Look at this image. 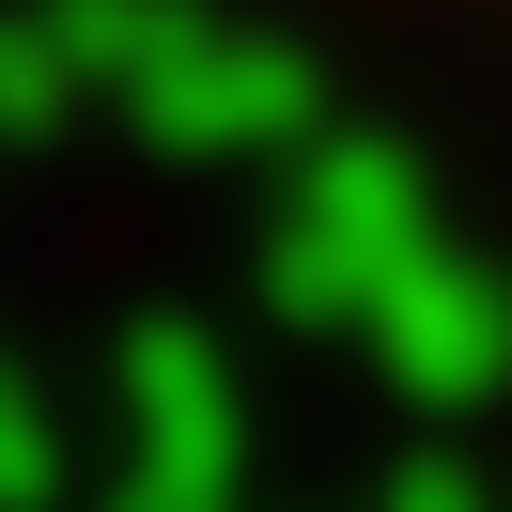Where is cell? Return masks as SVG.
<instances>
[{
  "instance_id": "1",
  "label": "cell",
  "mask_w": 512,
  "mask_h": 512,
  "mask_svg": "<svg viewBox=\"0 0 512 512\" xmlns=\"http://www.w3.org/2000/svg\"><path fill=\"white\" fill-rule=\"evenodd\" d=\"M481 16H512V0H481Z\"/></svg>"
}]
</instances>
